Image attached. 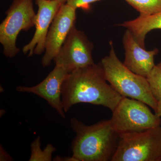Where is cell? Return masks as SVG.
Masks as SVG:
<instances>
[{
	"mask_svg": "<svg viewBox=\"0 0 161 161\" xmlns=\"http://www.w3.org/2000/svg\"><path fill=\"white\" fill-rule=\"evenodd\" d=\"M147 78L152 95L158 102L161 99V62L155 65Z\"/></svg>",
	"mask_w": 161,
	"mask_h": 161,
	"instance_id": "9a60e30c",
	"label": "cell"
},
{
	"mask_svg": "<svg viewBox=\"0 0 161 161\" xmlns=\"http://www.w3.org/2000/svg\"><path fill=\"white\" fill-rule=\"evenodd\" d=\"M123 41L125 51L124 64L133 73L147 78L155 66L154 57L158 53V49L146 50L128 29L124 33Z\"/></svg>",
	"mask_w": 161,
	"mask_h": 161,
	"instance_id": "8fae6325",
	"label": "cell"
},
{
	"mask_svg": "<svg viewBox=\"0 0 161 161\" xmlns=\"http://www.w3.org/2000/svg\"><path fill=\"white\" fill-rule=\"evenodd\" d=\"M119 25L129 30L138 44L145 48V39L147 34L153 30H161V11L148 16H139Z\"/></svg>",
	"mask_w": 161,
	"mask_h": 161,
	"instance_id": "7c38bea8",
	"label": "cell"
},
{
	"mask_svg": "<svg viewBox=\"0 0 161 161\" xmlns=\"http://www.w3.org/2000/svg\"><path fill=\"white\" fill-rule=\"evenodd\" d=\"M38 11L35 18L36 31L29 43L23 47V52L28 57L40 55L45 51V41L50 27L62 3L54 0H35Z\"/></svg>",
	"mask_w": 161,
	"mask_h": 161,
	"instance_id": "9c48e42d",
	"label": "cell"
},
{
	"mask_svg": "<svg viewBox=\"0 0 161 161\" xmlns=\"http://www.w3.org/2000/svg\"><path fill=\"white\" fill-rule=\"evenodd\" d=\"M107 81L100 63L69 73L62 87V102L65 113L79 103L102 106L113 112L123 97Z\"/></svg>",
	"mask_w": 161,
	"mask_h": 161,
	"instance_id": "6da1fadb",
	"label": "cell"
},
{
	"mask_svg": "<svg viewBox=\"0 0 161 161\" xmlns=\"http://www.w3.org/2000/svg\"><path fill=\"white\" fill-rule=\"evenodd\" d=\"M0 24V43L6 57L13 58L20 50L16 41L20 31H27L35 26L33 0H13Z\"/></svg>",
	"mask_w": 161,
	"mask_h": 161,
	"instance_id": "5b68a950",
	"label": "cell"
},
{
	"mask_svg": "<svg viewBox=\"0 0 161 161\" xmlns=\"http://www.w3.org/2000/svg\"><path fill=\"white\" fill-rule=\"evenodd\" d=\"M155 113L159 117H161V99L158 102L157 108Z\"/></svg>",
	"mask_w": 161,
	"mask_h": 161,
	"instance_id": "ac0fdd59",
	"label": "cell"
},
{
	"mask_svg": "<svg viewBox=\"0 0 161 161\" xmlns=\"http://www.w3.org/2000/svg\"><path fill=\"white\" fill-rule=\"evenodd\" d=\"M119 136L112 161H161V126Z\"/></svg>",
	"mask_w": 161,
	"mask_h": 161,
	"instance_id": "277c9868",
	"label": "cell"
},
{
	"mask_svg": "<svg viewBox=\"0 0 161 161\" xmlns=\"http://www.w3.org/2000/svg\"><path fill=\"white\" fill-rule=\"evenodd\" d=\"M98 1L100 0H68L66 3L76 9H88L90 4Z\"/></svg>",
	"mask_w": 161,
	"mask_h": 161,
	"instance_id": "2e32d148",
	"label": "cell"
},
{
	"mask_svg": "<svg viewBox=\"0 0 161 161\" xmlns=\"http://www.w3.org/2000/svg\"><path fill=\"white\" fill-rule=\"evenodd\" d=\"M70 125L76 133L71 145L75 161H112L120 136L110 119L88 126L72 118Z\"/></svg>",
	"mask_w": 161,
	"mask_h": 161,
	"instance_id": "7a4b0ae2",
	"label": "cell"
},
{
	"mask_svg": "<svg viewBox=\"0 0 161 161\" xmlns=\"http://www.w3.org/2000/svg\"><path fill=\"white\" fill-rule=\"evenodd\" d=\"M31 154L30 161H50L52 159V154L56 150L52 144H47L42 150L41 148V142L40 136H38L31 145Z\"/></svg>",
	"mask_w": 161,
	"mask_h": 161,
	"instance_id": "5bb4252c",
	"label": "cell"
},
{
	"mask_svg": "<svg viewBox=\"0 0 161 161\" xmlns=\"http://www.w3.org/2000/svg\"><path fill=\"white\" fill-rule=\"evenodd\" d=\"M77 9L67 3L61 5L52 22L47 36L43 67L49 66L58 54L72 28L75 26Z\"/></svg>",
	"mask_w": 161,
	"mask_h": 161,
	"instance_id": "ba28073f",
	"label": "cell"
},
{
	"mask_svg": "<svg viewBox=\"0 0 161 161\" xmlns=\"http://www.w3.org/2000/svg\"><path fill=\"white\" fill-rule=\"evenodd\" d=\"M94 46L84 32L75 26L55 57V65L62 67L68 73L94 64L92 57Z\"/></svg>",
	"mask_w": 161,
	"mask_h": 161,
	"instance_id": "52a82bcc",
	"label": "cell"
},
{
	"mask_svg": "<svg viewBox=\"0 0 161 161\" xmlns=\"http://www.w3.org/2000/svg\"><path fill=\"white\" fill-rule=\"evenodd\" d=\"M69 74L62 67L54 68L40 83L33 86L17 87L18 92L32 93L47 102L62 118H65L62 102V87L64 81Z\"/></svg>",
	"mask_w": 161,
	"mask_h": 161,
	"instance_id": "30bf717a",
	"label": "cell"
},
{
	"mask_svg": "<svg viewBox=\"0 0 161 161\" xmlns=\"http://www.w3.org/2000/svg\"><path fill=\"white\" fill-rule=\"evenodd\" d=\"M54 1H58V2L62 3V4H64V3H66L67 2L68 0H54Z\"/></svg>",
	"mask_w": 161,
	"mask_h": 161,
	"instance_id": "d6986e66",
	"label": "cell"
},
{
	"mask_svg": "<svg viewBox=\"0 0 161 161\" xmlns=\"http://www.w3.org/2000/svg\"><path fill=\"white\" fill-rule=\"evenodd\" d=\"M138 11L141 16H148L161 11V0H125Z\"/></svg>",
	"mask_w": 161,
	"mask_h": 161,
	"instance_id": "4fadbf2b",
	"label": "cell"
},
{
	"mask_svg": "<svg viewBox=\"0 0 161 161\" xmlns=\"http://www.w3.org/2000/svg\"><path fill=\"white\" fill-rule=\"evenodd\" d=\"M12 158L9 154L6 152V150H4V149L1 146V158H0V160L1 161H7L12 160Z\"/></svg>",
	"mask_w": 161,
	"mask_h": 161,
	"instance_id": "e0dca14e",
	"label": "cell"
},
{
	"mask_svg": "<svg viewBox=\"0 0 161 161\" xmlns=\"http://www.w3.org/2000/svg\"><path fill=\"white\" fill-rule=\"evenodd\" d=\"M110 44L109 54L100 63L107 81L123 97L142 102L155 112L158 101L152 95L147 78L129 69L119 59L112 43Z\"/></svg>",
	"mask_w": 161,
	"mask_h": 161,
	"instance_id": "3957f363",
	"label": "cell"
},
{
	"mask_svg": "<svg viewBox=\"0 0 161 161\" xmlns=\"http://www.w3.org/2000/svg\"><path fill=\"white\" fill-rule=\"evenodd\" d=\"M146 103L123 97L112 112L110 119L119 134L143 132L161 126V118L153 114Z\"/></svg>",
	"mask_w": 161,
	"mask_h": 161,
	"instance_id": "8992f818",
	"label": "cell"
}]
</instances>
